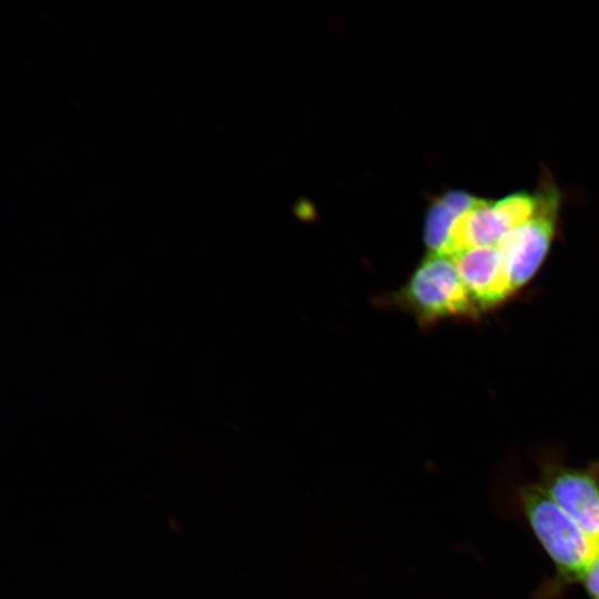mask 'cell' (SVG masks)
<instances>
[{"label": "cell", "mask_w": 599, "mask_h": 599, "mask_svg": "<svg viewBox=\"0 0 599 599\" xmlns=\"http://www.w3.org/2000/svg\"><path fill=\"white\" fill-rule=\"evenodd\" d=\"M519 500L529 526L555 564L558 576L566 581H581L592 558L599 554L596 544L539 484L522 486Z\"/></svg>", "instance_id": "1"}, {"label": "cell", "mask_w": 599, "mask_h": 599, "mask_svg": "<svg viewBox=\"0 0 599 599\" xmlns=\"http://www.w3.org/2000/svg\"><path fill=\"white\" fill-rule=\"evenodd\" d=\"M400 301L424 325L449 317L475 318L480 309L466 288L455 260L428 253L399 294Z\"/></svg>", "instance_id": "2"}, {"label": "cell", "mask_w": 599, "mask_h": 599, "mask_svg": "<svg viewBox=\"0 0 599 599\" xmlns=\"http://www.w3.org/2000/svg\"><path fill=\"white\" fill-rule=\"evenodd\" d=\"M537 210V196L517 193L495 203L480 200L453 225L445 254L478 246L497 245L510 231L530 220Z\"/></svg>", "instance_id": "3"}, {"label": "cell", "mask_w": 599, "mask_h": 599, "mask_svg": "<svg viewBox=\"0 0 599 599\" xmlns=\"http://www.w3.org/2000/svg\"><path fill=\"white\" fill-rule=\"evenodd\" d=\"M557 207L558 199L551 190L539 194L535 215L497 244L512 293L531 280L546 257L555 232Z\"/></svg>", "instance_id": "4"}, {"label": "cell", "mask_w": 599, "mask_h": 599, "mask_svg": "<svg viewBox=\"0 0 599 599\" xmlns=\"http://www.w3.org/2000/svg\"><path fill=\"white\" fill-rule=\"evenodd\" d=\"M538 484L599 549V478L595 469L549 464Z\"/></svg>", "instance_id": "5"}, {"label": "cell", "mask_w": 599, "mask_h": 599, "mask_svg": "<svg viewBox=\"0 0 599 599\" xmlns=\"http://www.w3.org/2000/svg\"><path fill=\"white\" fill-rule=\"evenodd\" d=\"M453 257L480 312L498 305L512 294L497 245L468 248Z\"/></svg>", "instance_id": "6"}, {"label": "cell", "mask_w": 599, "mask_h": 599, "mask_svg": "<svg viewBox=\"0 0 599 599\" xmlns=\"http://www.w3.org/2000/svg\"><path fill=\"white\" fill-rule=\"evenodd\" d=\"M480 200L463 191H450L432 203L424 230L428 253L445 254L454 223Z\"/></svg>", "instance_id": "7"}, {"label": "cell", "mask_w": 599, "mask_h": 599, "mask_svg": "<svg viewBox=\"0 0 599 599\" xmlns=\"http://www.w3.org/2000/svg\"><path fill=\"white\" fill-rule=\"evenodd\" d=\"M581 581L593 599L599 597V554L592 558Z\"/></svg>", "instance_id": "8"}, {"label": "cell", "mask_w": 599, "mask_h": 599, "mask_svg": "<svg viewBox=\"0 0 599 599\" xmlns=\"http://www.w3.org/2000/svg\"><path fill=\"white\" fill-rule=\"evenodd\" d=\"M596 599H599V597H598V598H596Z\"/></svg>", "instance_id": "9"}]
</instances>
